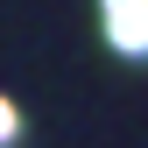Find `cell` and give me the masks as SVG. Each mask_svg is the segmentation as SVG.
<instances>
[{
  "instance_id": "2",
  "label": "cell",
  "mask_w": 148,
  "mask_h": 148,
  "mask_svg": "<svg viewBox=\"0 0 148 148\" xmlns=\"http://www.w3.org/2000/svg\"><path fill=\"white\" fill-rule=\"evenodd\" d=\"M14 134H21V113H14V99H0V148H7Z\"/></svg>"
},
{
  "instance_id": "1",
  "label": "cell",
  "mask_w": 148,
  "mask_h": 148,
  "mask_svg": "<svg viewBox=\"0 0 148 148\" xmlns=\"http://www.w3.org/2000/svg\"><path fill=\"white\" fill-rule=\"evenodd\" d=\"M99 21L120 57H148V0H99Z\"/></svg>"
}]
</instances>
